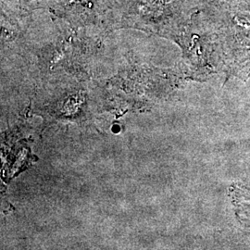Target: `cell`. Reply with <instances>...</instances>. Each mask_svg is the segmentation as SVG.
<instances>
[{
	"label": "cell",
	"mask_w": 250,
	"mask_h": 250,
	"mask_svg": "<svg viewBox=\"0 0 250 250\" xmlns=\"http://www.w3.org/2000/svg\"><path fill=\"white\" fill-rule=\"evenodd\" d=\"M206 0H116L104 28H131L174 41Z\"/></svg>",
	"instance_id": "1"
},
{
	"label": "cell",
	"mask_w": 250,
	"mask_h": 250,
	"mask_svg": "<svg viewBox=\"0 0 250 250\" xmlns=\"http://www.w3.org/2000/svg\"><path fill=\"white\" fill-rule=\"evenodd\" d=\"M174 42L182 47L188 71L196 78L205 79L220 70L224 71L220 41L204 9L194 15Z\"/></svg>",
	"instance_id": "3"
},
{
	"label": "cell",
	"mask_w": 250,
	"mask_h": 250,
	"mask_svg": "<svg viewBox=\"0 0 250 250\" xmlns=\"http://www.w3.org/2000/svg\"><path fill=\"white\" fill-rule=\"evenodd\" d=\"M214 26L227 77H250V0H206L203 7Z\"/></svg>",
	"instance_id": "2"
},
{
	"label": "cell",
	"mask_w": 250,
	"mask_h": 250,
	"mask_svg": "<svg viewBox=\"0 0 250 250\" xmlns=\"http://www.w3.org/2000/svg\"><path fill=\"white\" fill-rule=\"evenodd\" d=\"M1 5L22 13H32L40 9L41 0H1Z\"/></svg>",
	"instance_id": "5"
},
{
	"label": "cell",
	"mask_w": 250,
	"mask_h": 250,
	"mask_svg": "<svg viewBox=\"0 0 250 250\" xmlns=\"http://www.w3.org/2000/svg\"><path fill=\"white\" fill-rule=\"evenodd\" d=\"M116 0H41L47 9L72 26H102ZM107 30V29H106Z\"/></svg>",
	"instance_id": "4"
}]
</instances>
